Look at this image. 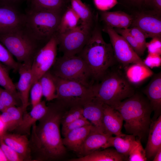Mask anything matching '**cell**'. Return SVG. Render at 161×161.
<instances>
[{
  "label": "cell",
  "mask_w": 161,
  "mask_h": 161,
  "mask_svg": "<svg viewBox=\"0 0 161 161\" xmlns=\"http://www.w3.org/2000/svg\"><path fill=\"white\" fill-rule=\"evenodd\" d=\"M46 114L32 127L33 145L42 159L61 158L66 153L63 144L60 127L61 119L67 109L58 102L50 103Z\"/></svg>",
  "instance_id": "obj_1"
},
{
  "label": "cell",
  "mask_w": 161,
  "mask_h": 161,
  "mask_svg": "<svg viewBox=\"0 0 161 161\" xmlns=\"http://www.w3.org/2000/svg\"><path fill=\"white\" fill-rule=\"evenodd\" d=\"M78 55L85 62L96 82L117 62L111 44L106 43L103 37L97 13L95 16V23L89 38Z\"/></svg>",
  "instance_id": "obj_2"
},
{
  "label": "cell",
  "mask_w": 161,
  "mask_h": 161,
  "mask_svg": "<svg viewBox=\"0 0 161 161\" xmlns=\"http://www.w3.org/2000/svg\"><path fill=\"white\" fill-rule=\"evenodd\" d=\"M121 114L125 121L124 126L129 134L137 137L141 140L148 133L153 111L146 97L135 92L131 96L113 106Z\"/></svg>",
  "instance_id": "obj_3"
},
{
  "label": "cell",
  "mask_w": 161,
  "mask_h": 161,
  "mask_svg": "<svg viewBox=\"0 0 161 161\" xmlns=\"http://www.w3.org/2000/svg\"><path fill=\"white\" fill-rule=\"evenodd\" d=\"M113 67L92 88L94 98L112 107L131 96L135 92L125 73Z\"/></svg>",
  "instance_id": "obj_4"
},
{
  "label": "cell",
  "mask_w": 161,
  "mask_h": 161,
  "mask_svg": "<svg viewBox=\"0 0 161 161\" xmlns=\"http://www.w3.org/2000/svg\"><path fill=\"white\" fill-rule=\"evenodd\" d=\"M62 13L29 10L25 14L23 26L31 37L43 47L56 33Z\"/></svg>",
  "instance_id": "obj_5"
},
{
  "label": "cell",
  "mask_w": 161,
  "mask_h": 161,
  "mask_svg": "<svg viewBox=\"0 0 161 161\" xmlns=\"http://www.w3.org/2000/svg\"><path fill=\"white\" fill-rule=\"evenodd\" d=\"M23 26L0 33V42L18 62L31 65L36 53L42 46L31 37Z\"/></svg>",
  "instance_id": "obj_6"
},
{
  "label": "cell",
  "mask_w": 161,
  "mask_h": 161,
  "mask_svg": "<svg viewBox=\"0 0 161 161\" xmlns=\"http://www.w3.org/2000/svg\"><path fill=\"white\" fill-rule=\"evenodd\" d=\"M50 71L54 75L75 81L89 88L95 82L86 63L78 55L57 58Z\"/></svg>",
  "instance_id": "obj_7"
},
{
  "label": "cell",
  "mask_w": 161,
  "mask_h": 161,
  "mask_svg": "<svg viewBox=\"0 0 161 161\" xmlns=\"http://www.w3.org/2000/svg\"><path fill=\"white\" fill-rule=\"evenodd\" d=\"M53 75L56 89L55 100L66 109L76 106H83L94 98L92 87Z\"/></svg>",
  "instance_id": "obj_8"
},
{
  "label": "cell",
  "mask_w": 161,
  "mask_h": 161,
  "mask_svg": "<svg viewBox=\"0 0 161 161\" xmlns=\"http://www.w3.org/2000/svg\"><path fill=\"white\" fill-rule=\"evenodd\" d=\"M92 28L81 23L66 32L60 34L56 33L58 47L59 50L63 53V55H78L87 42Z\"/></svg>",
  "instance_id": "obj_9"
},
{
  "label": "cell",
  "mask_w": 161,
  "mask_h": 161,
  "mask_svg": "<svg viewBox=\"0 0 161 161\" xmlns=\"http://www.w3.org/2000/svg\"><path fill=\"white\" fill-rule=\"evenodd\" d=\"M58 47L56 33L36 53L31 67L32 85L52 67L57 58Z\"/></svg>",
  "instance_id": "obj_10"
},
{
  "label": "cell",
  "mask_w": 161,
  "mask_h": 161,
  "mask_svg": "<svg viewBox=\"0 0 161 161\" xmlns=\"http://www.w3.org/2000/svg\"><path fill=\"white\" fill-rule=\"evenodd\" d=\"M102 30L109 37L114 55L117 62L126 68L130 64L146 66L126 40L113 28L105 25Z\"/></svg>",
  "instance_id": "obj_11"
},
{
  "label": "cell",
  "mask_w": 161,
  "mask_h": 161,
  "mask_svg": "<svg viewBox=\"0 0 161 161\" xmlns=\"http://www.w3.org/2000/svg\"><path fill=\"white\" fill-rule=\"evenodd\" d=\"M131 27L140 29L147 38H161V19L160 14L156 12L150 13L141 12L133 17Z\"/></svg>",
  "instance_id": "obj_12"
},
{
  "label": "cell",
  "mask_w": 161,
  "mask_h": 161,
  "mask_svg": "<svg viewBox=\"0 0 161 161\" xmlns=\"http://www.w3.org/2000/svg\"><path fill=\"white\" fill-rule=\"evenodd\" d=\"M25 16L20 13L14 5L0 2V33L23 26Z\"/></svg>",
  "instance_id": "obj_13"
},
{
  "label": "cell",
  "mask_w": 161,
  "mask_h": 161,
  "mask_svg": "<svg viewBox=\"0 0 161 161\" xmlns=\"http://www.w3.org/2000/svg\"><path fill=\"white\" fill-rule=\"evenodd\" d=\"M31 65L30 64L20 63L18 70L19 78L18 82L15 84L24 114L27 112L29 94L32 85Z\"/></svg>",
  "instance_id": "obj_14"
},
{
  "label": "cell",
  "mask_w": 161,
  "mask_h": 161,
  "mask_svg": "<svg viewBox=\"0 0 161 161\" xmlns=\"http://www.w3.org/2000/svg\"><path fill=\"white\" fill-rule=\"evenodd\" d=\"M112 136L100 131L93 125L77 154L78 157L87 155L101 148L103 149Z\"/></svg>",
  "instance_id": "obj_15"
},
{
  "label": "cell",
  "mask_w": 161,
  "mask_h": 161,
  "mask_svg": "<svg viewBox=\"0 0 161 161\" xmlns=\"http://www.w3.org/2000/svg\"><path fill=\"white\" fill-rule=\"evenodd\" d=\"M154 112L151 120H156L161 115V73L155 74L143 90Z\"/></svg>",
  "instance_id": "obj_16"
},
{
  "label": "cell",
  "mask_w": 161,
  "mask_h": 161,
  "mask_svg": "<svg viewBox=\"0 0 161 161\" xmlns=\"http://www.w3.org/2000/svg\"><path fill=\"white\" fill-rule=\"evenodd\" d=\"M48 110L45 101H41L32 107L29 112L24 114L22 122L15 130L21 134H30L32 126L46 114Z\"/></svg>",
  "instance_id": "obj_17"
},
{
  "label": "cell",
  "mask_w": 161,
  "mask_h": 161,
  "mask_svg": "<svg viewBox=\"0 0 161 161\" xmlns=\"http://www.w3.org/2000/svg\"><path fill=\"white\" fill-rule=\"evenodd\" d=\"M123 121L120 113L113 107L103 104V123L104 133L116 136L122 133Z\"/></svg>",
  "instance_id": "obj_18"
},
{
  "label": "cell",
  "mask_w": 161,
  "mask_h": 161,
  "mask_svg": "<svg viewBox=\"0 0 161 161\" xmlns=\"http://www.w3.org/2000/svg\"><path fill=\"white\" fill-rule=\"evenodd\" d=\"M103 104L93 98L83 106V115L99 131L104 133Z\"/></svg>",
  "instance_id": "obj_19"
},
{
  "label": "cell",
  "mask_w": 161,
  "mask_h": 161,
  "mask_svg": "<svg viewBox=\"0 0 161 161\" xmlns=\"http://www.w3.org/2000/svg\"><path fill=\"white\" fill-rule=\"evenodd\" d=\"M101 20L105 25L112 28L126 29L131 25L133 16L126 13L118 11H101Z\"/></svg>",
  "instance_id": "obj_20"
},
{
  "label": "cell",
  "mask_w": 161,
  "mask_h": 161,
  "mask_svg": "<svg viewBox=\"0 0 161 161\" xmlns=\"http://www.w3.org/2000/svg\"><path fill=\"white\" fill-rule=\"evenodd\" d=\"M131 134H125L122 133L118 135L109 137L103 149L113 147L119 153L124 155L127 160L129 155L134 147L137 144L138 139Z\"/></svg>",
  "instance_id": "obj_21"
},
{
  "label": "cell",
  "mask_w": 161,
  "mask_h": 161,
  "mask_svg": "<svg viewBox=\"0 0 161 161\" xmlns=\"http://www.w3.org/2000/svg\"><path fill=\"white\" fill-rule=\"evenodd\" d=\"M4 142L24 159L30 158L29 141L26 134L4 133L0 137Z\"/></svg>",
  "instance_id": "obj_22"
},
{
  "label": "cell",
  "mask_w": 161,
  "mask_h": 161,
  "mask_svg": "<svg viewBox=\"0 0 161 161\" xmlns=\"http://www.w3.org/2000/svg\"><path fill=\"white\" fill-rule=\"evenodd\" d=\"M148 140L145 150L146 157L149 159L154 157L161 148V115L151 120L148 131Z\"/></svg>",
  "instance_id": "obj_23"
},
{
  "label": "cell",
  "mask_w": 161,
  "mask_h": 161,
  "mask_svg": "<svg viewBox=\"0 0 161 161\" xmlns=\"http://www.w3.org/2000/svg\"><path fill=\"white\" fill-rule=\"evenodd\" d=\"M93 126L91 124L69 132L62 138L64 146L77 154Z\"/></svg>",
  "instance_id": "obj_24"
},
{
  "label": "cell",
  "mask_w": 161,
  "mask_h": 161,
  "mask_svg": "<svg viewBox=\"0 0 161 161\" xmlns=\"http://www.w3.org/2000/svg\"><path fill=\"white\" fill-rule=\"evenodd\" d=\"M126 160L125 157L115 149L108 148L96 151L84 156L72 158L70 161H123Z\"/></svg>",
  "instance_id": "obj_25"
},
{
  "label": "cell",
  "mask_w": 161,
  "mask_h": 161,
  "mask_svg": "<svg viewBox=\"0 0 161 161\" xmlns=\"http://www.w3.org/2000/svg\"><path fill=\"white\" fill-rule=\"evenodd\" d=\"M1 112L0 117L7 131L15 130L22 122L24 114L21 106H16L7 107Z\"/></svg>",
  "instance_id": "obj_26"
},
{
  "label": "cell",
  "mask_w": 161,
  "mask_h": 161,
  "mask_svg": "<svg viewBox=\"0 0 161 161\" xmlns=\"http://www.w3.org/2000/svg\"><path fill=\"white\" fill-rule=\"evenodd\" d=\"M30 8L35 11H47L63 13L66 8L67 0H29Z\"/></svg>",
  "instance_id": "obj_27"
},
{
  "label": "cell",
  "mask_w": 161,
  "mask_h": 161,
  "mask_svg": "<svg viewBox=\"0 0 161 161\" xmlns=\"http://www.w3.org/2000/svg\"><path fill=\"white\" fill-rule=\"evenodd\" d=\"M69 1L71 7L81 20V23L92 28L95 23V16L89 7L81 0Z\"/></svg>",
  "instance_id": "obj_28"
},
{
  "label": "cell",
  "mask_w": 161,
  "mask_h": 161,
  "mask_svg": "<svg viewBox=\"0 0 161 161\" xmlns=\"http://www.w3.org/2000/svg\"><path fill=\"white\" fill-rule=\"evenodd\" d=\"M125 68L126 76L132 84H138L153 74L149 68L140 64H132Z\"/></svg>",
  "instance_id": "obj_29"
},
{
  "label": "cell",
  "mask_w": 161,
  "mask_h": 161,
  "mask_svg": "<svg viewBox=\"0 0 161 161\" xmlns=\"http://www.w3.org/2000/svg\"><path fill=\"white\" fill-rule=\"evenodd\" d=\"M80 20L70 5L67 7L62 15L57 34H63L74 29L78 25Z\"/></svg>",
  "instance_id": "obj_30"
},
{
  "label": "cell",
  "mask_w": 161,
  "mask_h": 161,
  "mask_svg": "<svg viewBox=\"0 0 161 161\" xmlns=\"http://www.w3.org/2000/svg\"><path fill=\"white\" fill-rule=\"evenodd\" d=\"M42 90L43 96L46 100L50 101L57 97L56 89L53 75L49 70L39 80Z\"/></svg>",
  "instance_id": "obj_31"
},
{
  "label": "cell",
  "mask_w": 161,
  "mask_h": 161,
  "mask_svg": "<svg viewBox=\"0 0 161 161\" xmlns=\"http://www.w3.org/2000/svg\"><path fill=\"white\" fill-rule=\"evenodd\" d=\"M8 68L0 62V86L8 90L17 99L18 95L14 84L10 77Z\"/></svg>",
  "instance_id": "obj_32"
},
{
  "label": "cell",
  "mask_w": 161,
  "mask_h": 161,
  "mask_svg": "<svg viewBox=\"0 0 161 161\" xmlns=\"http://www.w3.org/2000/svg\"><path fill=\"white\" fill-rule=\"evenodd\" d=\"M83 116V106H76L67 109L63 115L61 121L62 126L66 125Z\"/></svg>",
  "instance_id": "obj_33"
},
{
  "label": "cell",
  "mask_w": 161,
  "mask_h": 161,
  "mask_svg": "<svg viewBox=\"0 0 161 161\" xmlns=\"http://www.w3.org/2000/svg\"><path fill=\"white\" fill-rule=\"evenodd\" d=\"M0 62L8 69L18 71L20 63L16 61L13 56L6 48L0 42Z\"/></svg>",
  "instance_id": "obj_34"
},
{
  "label": "cell",
  "mask_w": 161,
  "mask_h": 161,
  "mask_svg": "<svg viewBox=\"0 0 161 161\" xmlns=\"http://www.w3.org/2000/svg\"><path fill=\"white\" fill-rule=\"evenodd\" d=\"M114 29L118 34L122 36L126 40L140 57L144 54V52L142 50L133 36L126 29L118 28Z\"/></svg>",
  "instance_id": "obj_35"
},
{
  "label": "cell",
  "mask_w": 161,
  "mask_h": 161,
  "mask_svg": "<svg viewBox=\"0 0 161 161\" xmlns=\"http://www.w3.org/2000/svg\"><path fill=\"white\" fill-rule=\"evenodd\" d=\"M147 160L145 151L141 144L140 140L138 139L137 144L130 152L127 160L145 161Z\"/></svg>",
  "instance_id": "obj_36"
},
{
  "label": "cell",
  "mask_w": 161,
  "mask_h": 161,
  "mask_svg": "<svg viewBox=\"0 0 161 161\" xmlns=\"http://www.w3.org/2000/svg\"><path fill=\"white\" fill-rule=\"evenodd\" d=\"M91 124H92L88 120L83 117L66 125L62 126V134L64 137L72 130Z\"/></svg>",
  "instance_id": "obj_37"
},
{
  "label": "cell",
  "mask_w": 161,
  "mask_h": 161,
  "mask_svg": "<svg viewBox=\"0 0 161 161\" xmlns=\"http://www.w3.org/2000/svg\"><path fill=\"white\" fill-rule=\"evenodd\" d=\"M31 103L32 107L41 101L43 96L41 86L39 80L34 83L30 91Z\"/></svg>",
  "instance_id": "obj_38"
},
{
  "label": "cell",
  "mask_w": 161,
  "mask_h": 161,
  "mask_svg": "<svg viewBox=\"0 0 161 161\" xmlns=\"http://www.w3.org/2000/svg\"><path fill=\"white\" fill-rule=\"evenodd\" d=\"M126 30L133 36L142 50L145 52L146 49V39L147 38L144 34L140 29L135 27H131Z\"/></svg>",
  "instance_id": "obj_39"
},
{
  "label": "cell",
  "mask_w": 161,
  "mask_h": 161,
  "mask_svg": "<svg viewBox=\"0 0 161 161\" xmlns=\"http://www.w3.org/2000/svg\"><path fill=\"white\" fill-rule=\"evenodd\" d=\"M0 145L8 161H22L24 158L7 145L0 137Z\"/></svg>",
  "instance_id": "obj_40"
},
{
  "label": "cell",
  "mask_w": 161,
  "mask_h": 161,
  "mask_svg": "<svg viewBox=\"0 0 161 161\" xmlns=\"http://www.w3.org/2000/svg\"><path fill=\"white\" fill-rule=\"evenodd\" d=\"M0 98L6 107L17 104V99L12 93L8 90L0 87Z\"/></svg>",
  "instance_id": "obj_41"
},
{
  "label": "cell",
  "mask_w": 161,
  "mask_h": 161,
  "mask_svg": "<svg viewBox=\"0 0 161 161\" xmlns=\"http://www.w3.org/2000/svg\"><path fill=\"white\" fill-rule=\"evenodd\" d=\"M146 48L148 54L161 55V38H152L149 42H146Z\"/></svg>",
  "instance_id": "obj_42"
},
{
  "label": "cell",
  "mask_w": 161,
  "mask_h": 161,
  "mask_svg": "<svg viewBox=\"0 0 161 161\" xmlns=\"http://www.w3.org/2000/svg\"><path fill=\"white\" fill-rule=\"evenodd\" d=\"M97 9L101 11H107L118 4L117 0H93Z\"/></svg>",
  "instance_id": "obj_43"
},
{
  "label": "cell",
  "mask_w": 161,
  "mask_h": 161,
  "mask_svg": "<svg viewBox=\"0 0 161 161\" xmlns=\"http://www.w3.org/2000/svg\"><path fill=\"white\" fill-rule=\"evenodd\" d=\"M143 61L145 65L149 68L160 67L161 65V55L148 54Z\"/></svg>",
  "instance_id": "obj_44"
},
{
  "label": "cell",
  "mask_w": 161,
  "mask_h": 161,
  "mask_svg": "<svg viewBox=\"0 0 161 161\" xmlns=\"http://www.w3.org/2000/svg\"><path fill=\"white\" fill-rule=\"evenodd\" d=\"M144 4L152 8L154 11L161 13V0H145Z\"/></svg>",
  "instance_id": "obj_45"
},
{
  "label": "cell",
  "mask_w": 161,
  "mask_h": 161,
  "mask_svg": "<svg viewBox=\"0 0 161 161\" xmlns=\"http://www.w3.org/2000/svg\"><path fill=\"white\" fill-rule=\"evenodd\" d=\"M6 131L5 126L0 117V137L6 132Z\"/></svg>",
  "instance_id": "obj_46"
},
{
  "label": "cell",
  "mask_w": 161,
  "mask_h": 161,
  "mask_svg": "<svg viewBox=\"0 0 161 161\" xmlns=\"http://www.w3.org/2000/svg\"><path fill=\"white\" fill-rule=\"evenodd\" d=\"M154 157L153 161H161V148L158 150Z\"/></svg>",
  "instance_id": "obj_47"
},
{
  "label": "cell",
  "mask_w": 161,
  "mask_h": 161,
  "mask_svg": "<svg viewBox=\"0 0 161 161\" xmlns=\"http://www.w3.org/2000/svg\"><path fill=\"white\" fill-rule=\"evenodd\" d=\"M0 161H8L0 145Z\"/></svg>",
  "instance_id": "obj_48"
},
{
  "label": "cell",
  "mask_w": 161,
  "mask_h": 161,
  "mask_svg": "<svg viewBox=\"0 0 161 161\" xmlns=\"http://www.w3.org/2000/svg\"><path fill=\"white\" fill-rule=\"evenodd\" d=\"M145 0H129L131 3L136 5H140L144 4Z\"/></svg>",
  "instance_id": "obj_49"
},
{
  "label": "cell",
  "mask_w": 161,
  "mask_h": 161,
  "mask_svg": "<svg viewBox=\"0 0 161 161\" xmlns=\"http://www.w3.org/2000/svg\"><path fill=\"white\" fill-rule=\"evenodd\" d=\"M20 0H0V2L7 3L14 5V4Z\"/></svg>",
  "instance_id": "obj_50"
},
{
  "label": "cell",
  "mask_w": 161,
  "mask_h": 161,
  "mask_svg": "<svg viewBox=\"0 0 161 161\" xmlns=\"http://www.w3.org/2000/svg\"><path fill=\"white\" fill-rule=\"evenodd\" d=\"M28 0L29 1V0Z\"/></svg>",
  "instance_id": "obj_51"
}]
</instances>
